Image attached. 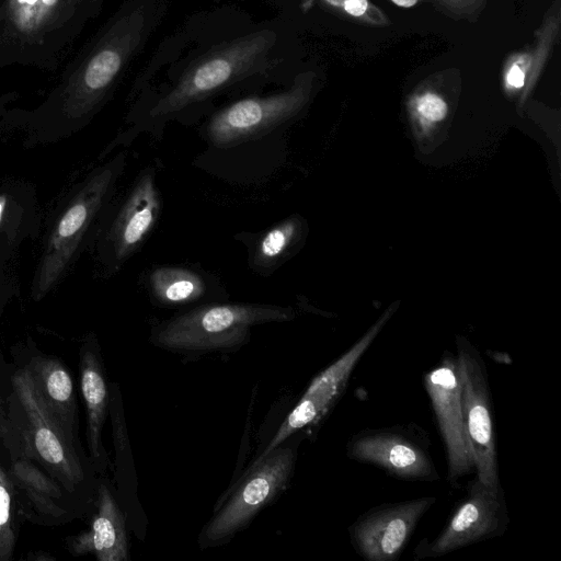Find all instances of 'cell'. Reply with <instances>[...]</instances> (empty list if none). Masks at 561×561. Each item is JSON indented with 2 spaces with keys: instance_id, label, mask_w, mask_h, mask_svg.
Wrapping results in <instances>:
<instances>
[{
  "instance_id": "obj_12",
  "label": "cell",
  "mask_w": 561,
  "mask_h": 561,
  "mask_svg": "<svg viewBox=\"0 0 561 561\" xmlns=\"http://www.w3.org/2000/svg\"><path fill=\"white\" fill-rule=\"evenodd\" d=\"M15 491L24 520L60 526L81 518L91 505L67 491L32 458L10 453L0 461Z\"/></svg>"
},
{
  "instance_id": "obj_11",
  "label": "cell",
  "mask_w": 561,
  "mask_h": 561,
  "mask_svg": "<svg viewBox=\"0 0 561 561\" xmlns=\"http://www.w3.org/2000/svg\"><path fill=\"white\" fill-rule=\"evenodd\" d=\"M436 501L435 496H422L367 510L348 527L352 547L367 561L397 560Z\"/></svg>"
},
{
  "instance_id": "obj_10",
  "label": "cell",
  "mask_w": 561,
  "mask_h": 561,
  "mask_svg": "<svg viewBox=\"0 0 561 561\" xmlns=\"http://www.w3.org/2000/svg\"><path fill=\"white\" fill-rule=\"evenodd\" d=\"M423 385L444 444L447 479L456 488L461 478L474 471L473 454L462 417L456 356L445 352L439 363L423 375Z\"/></svg>"
},
{
  "instance_id": "obj_7",
  "label": "cell",
  "mask_w": 561,
  "mask_h": 561,
  "mask_svg": "<svg viewBox=\"0 0 561 561\" xmlns=\"http://www.w3.org/2000/svg\"><path fill=\"white\" fill-rule=\"evenodd\" d=\"M397 307L398 304L391 305L358 341L313 377L297 404L256 458L263 457L298 432L320 425L343 397L354 368L396 312Z\"/></svg>"
},
{
  "instance_id": "obj_18",
  "label": "cell",
  "mask_w": 561,
  "mask_h": 561,
  "mask_svg": "<svg viewBox=\"0 0 561 561\" xmlns=\"http://www.w3.org/2000/svg\"><path fill=\"white\" fill-rule=\"evenodd\" d=\"M152 299L167 307L182 306L201 299L206 284L196 272L176 266H159L149 275Z\"/></svg>"
},
{
  "instance_id": "obj_2",
  "label": "cell",
  "mask_w": 561,
  "mask_h": 561,
  "mask_svg": "<svg viewBox=\"0 0 561 561\" xmlns=\"http://www.w3.org/2000/svg\"><path fill=\"white\" fill-rule=\"evenodd\" d=\"M19 405L18 428L31 457L56 482L93 505L99 476L84 449L75 445L42 400L25 366L8 363Z\"/></svg>"
},
{
  "instance_id": "obj_14",
  "label": "cell",
  "mask_w": 561,
  "mask_h": 561,
  "mask_svg": "<svg viewBox=\"0 0 561 561\" xmlns=\"http://www.w3.org/2000/svg\"><path fill=\"white\" fill-rule=\"evenodd\" d=\"M13 359L27 368L46 408L68 438L82 447L79 436V409L72 376L57 357L35 351H16Z\"/></svg>"
},
{
  "instance_id": "obj_8",
  "label": "cell",
  "mask_w": 561,
  "mask_h": 561,
  "mask_svg": "<svg viewBox=\"0 0 561 561\" xmlns=\"http://www.w3.org/2000/svg\"><path fill=\"white\" fill-rule=\"evenodd\" d=\"M309 92V79L300 75L284 91L240 99L210 117L207 138L214 146L224 148L262 136L296 117L306 105Z\"/></svg>"
},
{
  "instance_id": "obj_19",
  "label": "cell",
  "mask_w": 561,
  "mask_h": 561,
  "mask_svg": "<svg viewBox=\"0 0 561 561\" xmlns=\"http://www.w3.org/2000/svg\"><path fill=\"white\" fill-rule=\"evenodd\" d=\"M23 520L12 481L0 462V561L12 559Z\"/></svg>"
},
{
  "instance_id": "obj_22",
  "label": "cell",
  "mask_w": 561,
  "mask_h": 561,
  "mask_svg": "<svg viewBox=\"0 0 561 561\" xmlns=\"http://www.w3.org/2000/svg\"><path fill=\"white\" fill-rule=\"evenodd\" d=\"M368 7L367 0H344V9L354 16L362 15Z\"/></svg>"
},
{
  "instance_id": "obj_16",
  "label": "cell",
  "mask_w": 561,
  "mask_h": 561,
  "mask_svg": "<svg viewBox=\"0 0 561 561\" xmlns=\"http://www.w3.org/2000/svg\"><path fill=\"white\" fill-rule=\"evenodd\" d=\"M161 211L154 172H141L121 213L114 231L118 259H126L142 245Z\"/></svg>"
},
{
  "instance_id": "obj_26",
  "label": "cell",
  "mask_w": 561,
  "mask_h": 561,
  "mask_svg": "<svg viewBox=\"0 0 561 561\" xmlns=\"http://www.w3.org/2000/svg\"><path fill=\"white\" fill-rule=\"evenodd\" d=\"M3 206H4V199L0 198V219H1V214H2V210H3Z\"/></svg>"
},
{
  "instance_id": "obj_3",
  "label": "cell",
  "mask_w": 561,
  "mask_h": 561,
  "mask_svg": "<svg viewBox=\"0 0 561 561\" xmlns=\"http://www.w3.org/2000/svg\"><path fill=\"white\" fill-rule=\"evenodd\" d=\"M294 318L291 308L276 305H205L161 322L153 328L150 341L183 355L232 352L250 340L253 327Z\"/></svg>"
},
{
  "instance_id": "obj_21",
  "label": "cell",
  "mask_w": 561,
  "mask_h": 561,
  "mask_svg": "<svg viewBox=\"0 0 561 561\" xmlns=\"http://www.w3.org/2000/svg\"><path fill=\"white\" fill-rule=\"evenodd\" d=\"M416 110L419 115L426 123L443 121L448 112L447 104L435 94H425L417 100Z\"/></svg>"
},
{
  "instance_id": "obj_24",
  "label": "cell",
  "mask_w": 561,
  "mask_h": 561,
  "mask_svg": "<svg viewBox=\"0 0 561 561\" xmlns=\"http://www.w3.org/2000/svg\"><path fill=\"white\" fill-rule=\"evenodd\" d=\"M525 82V75L522 69L514 65L508 75H507V83L513 88H522Z\"/></svg>"
},
{
  "instance_id": "obj_5",
  "label": "cell",
  "mask_w": 561,
  "mask_h": 561,
  "mask_svg": "<svg viewBox=\"0 0 561 561\" xmlns=\"http://www.w3.org/2000/svg\"><path fill=\"white\" fill-rule=\"evenodd\" d=\"M456 362L465 428L471 445L474 472L493 492L502 489L493 424V404L485 363L465 337L456 341Z\"/></svg>"
},
{
  "instance_id": "obj_20",
  "label": "cell",
  "mask_w": 561,
  "mask_h": 561,
  "mask_svg": "<svg viewBox=\"0 0 561 561\" xmlns=\"http://www.w3.org/2000/svg\"><path fill=\"white\" fill-rule=\"evenodd\" d=\"M39 0H10L9 12L15 26L22 32H32L38 25Z\"/></svg>"
},
{
  "instance_id": "obj_23",
  "label": "cell",
  "mask_w": 561,
  "mask_h": 561,
  "mask_svg": "<svg viewBox=\"0 0 561 561\" xmlns=\"http://www.w3.org/2000/svg\"><path fill=\"white\" fill-rule=\"evenodd\" d=\"M58 0H39L38 25L41 26L53 13Z\"/></svg>"
},
{
  "instance_id": "obj_15",
  "label": "cell",
  "mask_w": 561,
  "mask_h": 561,
  "mask_svg": "<svg viewBox=\"0 0 561 561\" xmlns=\"http://www.w3.org/2000/svg\"><path fill=\"white\" fill-rule=\"evenodd\" d=\"M80 390L87 415L89 456L99 477L104 476L108 456L102 442V431L110 411V386L98 341L89 337L79 355Z\"/></svg>"
},
{
  "instance_id": "obj_9",
  "label": "cell",
  "mask_w": 561,
  "mask_h": 561,
  "mask_svg": "<svg viewBox=\"0 0 561 561\" xmlns=\"http://www.w3.org/2000/svg\"><path fill=\"white\" fill-rule=\"evenodd\" d=\"M510 523L504 492H493L476 476L466 496L453 510L439 534L422 539L414 559L442 557L463 547L502 536Z\"/></svg>"
},
{
  "instance_id": "obj_17",
  "label": "cell",
  "mask_w": 561,
  "mask_h": 561,
  "mask_svg": "<svg viewBox=\"0 0 561 561\" xmlns=\"http://www.w3.org/2000/svg\"><path fill=\"white\" fill-rule=\"evenodd\" d=\"M304 236V220L300 216H290L264 232L256 241L251 266L257 272L267 273L277 268L293 253Z\"/></svg>"
},
{
  "instance_id": "obj_1",
  "label": "cell",
  "mask_w": 561,
  "mask_h": 561,
  "mask_svg": "<svg viewBox=\"0 0 561 561\" xmlns=\"http://www.w3.org/2000/svg\"><path fill=\"white\" fill-rule=\"evenodd\" d=\"M275 30L261 28L217 44L197 56L153 98L147 118L162 122L249 80L266 75L279 60Z\"/></svg>"
},
{
  "instance_id": "obj_25",
  "label": "cell",
  "mask_w": 561,
  "mask_h": 561,
  "mask_svg": "<svg viewBox=\"0 0 561 561\" xmlns=\"http://www.w3.org/2000/svg\"><path fill=\"white\" fill-rule=\"evenodd\" d=\"M26 560H28V561H51V560H56V558L53 554H50L49 552L37 550V551L28 552Z\"/></svg>"
},
{
  "instance_id": "obj_6",
  "label": "cell",
  "mask_w": 561,
  "mask_h": 561,
  "mask_svg": "<svg viewBox=\"0 0 561 561\" xmlns=\"http://www.w3.org/2000/svg\"><path fill=\"white\" fill-rule=\"evenodd\" d=\"M428 433L414 422L353 434L346 444L348 459L371 465L392 478L410 482H437Z\"/></svg>"
},
{
  "instance_id": "obj_13",
  "label": "cell",
  "mask_w": 561,
  "mask_h": 561,
  "mask_svg": "<svg viewBox=\"0 0 561 561\" xmlns=\"http://www.w3.org/2000/svg\"><path fill=\"white\" fill-rule=\"evenodd\" d=\"M92 506L89 528L67 537V550L75 557L90 554L99 561H128L126 518L104 476L99 477Z\"/></svg>"
},
{
  "instance_id": "obj_4",
  "label": "cell",
  "mask_w": 561,
  "mask_h": 561,
  "mask_svg": "<svg viewBox=\"0 0 561 561\" xmlns=\"http://www.w3.org/2000/svg\"><path fill=\"white\" fill-rule=\"evenodd\" d=\"M297 445H278L255 458L249 471L228 492L225 503L214 508V515L204 525L198 545L202 549L228 543L245 529L256 515L275 502L287 489L294 474Z\"/></svg>"
}]
</instances>
